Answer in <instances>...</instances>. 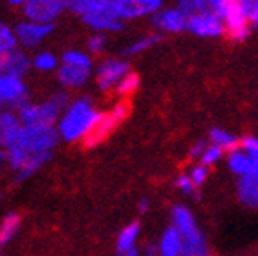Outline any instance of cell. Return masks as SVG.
<instances>
[{
	"instance_id": "1",
	"label": "cell",
	"mask_w": 258,
	"mask_h": 256,
	"mask_svg": "<svg viewBox=\"0 0 258 256\" xmlns=\"http://www.w3.org/2000/svg\"><path fill=\"white\" fill-rule=\"evenodd\" d=\"M101 115L103 112L95 106L94 99L88 95H79L72 99L55 124L60 141L72 145L85 143L97 128Z\"/></svg>"
},
{
	"instance_id": "2",
	"label": "cell",
	"mask_w": 258,
	"mask_h": 256,
	"mask_svg": "<svg viewBox=\"0 0 258 256\" xmlns=\"http://www.w3.org/2000/svg\"><path fill=\"white\" fill-rule=\"evenodd\" d=\"M70 101H72L70 92L59 88L46 99L28 101L17 112H19L22 124L26 126H55Z\"/></svg>"
},
{
	"instance_id": "3",
	"label": "cell",
	"mask_w": 258,
	"mask_h": 256,
	"mask_svg": "<svg viewBox=\"0 0 258 256\" xmlns=\"http://www.w3.org/2000/svg\"><path fill=\"white\" fill-rule=\"evenodd\" d=\"M59 143L60 138L55 126H26L22 124L15 145L28 156H40V154H53Z\"/></svg>"
},
{
	"instance_id": "4",
	"label": "cell",
	"mask_w": 258,
	"mask_h": 256,
	"mask_svg": "<svg viewBox=\"0 0 258 256\" xmlns=\"http://www.w3.org/2000/svg\"><path fill=\"white\" fill-rule=\"evenodd\" d=\"M249 6L251 0H225L222 8V19L225 24V35L233 42H243L251 35L249 24Z\"/></svg>"
},
{
	"instance_id": "5",
	"label": "cell",
	"mask_w": 258,
	"mask_h": 256,
	"mask_svg": "<svg viewBox=\"0 0 258 256\" xmlns=\"http://www.w3.org/2000/svg\"><path fill=\"white\" fill-rule=\"evenodd\" d=\"M132 72L128 59L124 57H104L94 66V83L99 92L110 94L124 75Z\"/></svg>"
},
{
	"instance_id": "6",
	"label": "cell",
	"mask_w": 258,
	"mask_h": 256,
	"mask_svg": "<svg viewBox=\"0 0 258 256\" xmlns=\"http://www.w3.org/2000/svg\"><path fill=\"white\" fill-rule=\"evenodd\" d=\"M17 37V46L24 51H37L55 31V24H42L35 20L22 19L13 26Z\"/></svg>"
},
{
	"instance_id": "7",
	"label": "cell",
	"mask_w": 258,
	"mask_h": 256,
	"mask_svg": "<svg viewBox=\"0 0 258 256\" xmlns=\"http://www.w3.org/2000/svg\"><path fill=\"white\" fill-rule=\"evenodd\" d=\"M128 113H130V103L128 101H124V99H119V101L112 104L108 110H104L103 115H101V121H99V124H97V128H95L94 134H92V136H90L83 145L88 147V148L99 145L101 141H104L110 134L114 132L115 128L123 123L124 119L128 117Z\"/></svg>"
},
{
	"instance_id": "8",
	"label": "cell",
	"mask_w": 258,
	"mask_h": 256,
	"mask_svg": "<svg viewBox=\"0 0 258 256\" xmlns=\"http://www.w3.org/2000/svg\"><path fill=\"white\" fill-rule=\"evenodd\" d=\"M70 11V0H30L22 8V15L28 20L55 24L60 17Z\"/></svg>"
},
{
	"instance_id": "9",
	"label": "cell",
	"mask_w": 258,
	"mask_h": 256,
	"mask_svg": "<svg viewBox=\"0 0 258 256\" xmlns=\"http://www.w3.org/2000/svg\"><path fill=\"white\" fill-rule=\"evenodd\" d=\"M30 101V88L22 77L0 75V112L19 110Z\"/></svg>"
},
{
	"instance_id": "10",
	"label": "cell",
	"mask_w": 258,
	"mask_h": 256,
	"mask_svg": "<svg viewBox=\"0 0 258 256\" xmlns=\"http://www.w3.org/2000/svg\"><path fill=\"white\" fill-rule=\"evenodd\" d=\"M187 31L200 39H220V37H225V24L220 13L207 10L189 17Z\"/></svg>"
},
{
	"instance_id": "11",
	"label": "cell",
	"mask_w": 258,
	"mask_h": 256,
	"mask_svg": "<svg viewBox=\"0 0 258 256\" xmlns=\"http://www.w3.org/2000/svg\"><path fill=\"white\" fill-rule=\"evenodd\" d=\"M165 0H115L114 10L124 24L136 20L152 19L161 8Z\"/></svg>"
},
{
	"instance_id": "12",
	"label": "cell",
	"mask_w": 258,
	"mask_h": 256,
	"mask_svg": "<svg viewBox=\"0 0 258 256\" xmlns=\"http://www.w3.org/2000/svg\"><path fill=\"white\" fill-rule=\"evenodd\" d=\"M81 22H83L92 33L110 35V33L123 31V28H124V22L117 17L114 6L103 8V10L90 11V13L81 17Z\"/></svg>"
},
{
	"instance_id": "13",
	"label": "cell",
	"mask_w": 258,
	"mask_h": 256,
	"mask_svg": "<svg viewBox=\"0 0 258 256\" xmlns=\"http://www.w3.org/2000/svg\"><path fill=\"white\" fill-rule=\"evenodd\" d=\"M170 225L181 234L183 241H190V240H196V238L205 236V232L200 229L194 212L185 203H176L170 209Z\"/></svg>"
},
{
	"instance_id": "14",
	"label": "cell",
	"mask_w": 258,
	"mask_h": 256,
	"mask_svg": "<svg viewBox=\"0 0 258 256\" xmlns=\"http://www.w3.org/2000/svg\"><path fill=\"white\" fill-rule=\"evenodd\" d=\"M150 20H152L154 31H158L159 35H176L187 31L189 19L176 6H163Z\"/></svg>"
},
{
	"instance_id": "15",
	"label": "cell",
	"mask_w": 258,
	"mask_h": 256,
	"mask_svg": "<svg viewBox=\"0 0 258 256\" xmlns=\"http://www.w3.org/2000/svg\"><path fill=\"white\" fill-rule=\"evenodd\" d=\"M55 81L59 84L60 90L66 92H77L88 86L90 81H94V70L77 68L70 64H60L55 72Z\"/></svg>"
},
{
	"instance_id": "16",
	"label": "cell",
	"mask_w": 258,
	"mask_h": 256,
	"mask_svg": "<svg viewBox=\"0 0 258 256\" xmlns=\"http://www.w3.org/2000/svg\"><path fill=\"white\" fill-rule=\"evenodd\" d=\"M31 72V55L22 48H13L10 51L0 53V75L22 77Z\"/></svg>"
},
{
	"instance_id": "17",
	"label": "cell",
	"mask_w": 258,
	"mask_h": 256,
	"mask_svg": "<svg viewBox=\"0 0 258 256\" xmlns=\"http://www.w3.org/2000/svg\"><path fill=\"white\" fill-rule=\"evenodd\" d=\"M158 254L159 256H181L183 254V238L172 225H169L161 234L158 241Z\"/></svg>"
},
{
	"instance_id": "18",
	"label": "cell",
	"mask_w": 258,
	"mask_h": 256,
	"mask_svg": "<svg viewBox=\"0 0 258 256\" xmlns=\"http://www.w3.org/2000/svg\"><path fill=\"white\" fill-rule=\"evenodd\" d=\"M139 238H141V225L139 222H130L117 232V238H115V254L121 256L124 252L132 251L136 247H139Z\"/></svg>"
},
{
	"instance_id": "19",
	"label": "cell",
	"mask_w": 258,
	"mask_h": 256,
	"mask_svg": "<svg viewBox=\"0 0 258 256\" xmlns=\"http://www.w3.org/2000/svg\"><path fill=\"white\" fill-rule=\"evenodd\" d=\"M236 198L245 209H258V179L253 176L238 177L236 181Z\"/></svg>"
},
{
	"instance_id": "20",
	"label": "cell",
	"mask_w": 258,
	"mask_h": 256,
	"mask_svg": "<svg viewBox=\"0 0 258 256\" xmlns=\"http://www.w3.org/2000/svg\"><path fill=\"white\" fill-rule=\"evenodd\" d=\"M225 163H227L229 170H231L236 177H247L253 174L254 158H251L247 152H243L240 147L225 156Z\"/></svg>"
},
{
	"instance_id": "21",
	"label": "cell",
	"mask_w": 258,
	"mask_h": 256,
	"mask_svg": "<svg viewBox=\"0 0 258 256\" xmlns=\"http://www.w3.org/2000/svg\"><path fill=\"white\" fill-rule=\"evenodd\" d=\"M20 128H22V121L19 117V112H15V110L0 112V136L4 138L6 147L17 143Z\"/></svg>"
},
{
	"instance_id": "22",
	"label": "cell",
	"mask_w": 258,
	"mask_h": 256,
	"mask_svg": "<svg viewBox=\"0 0 258 256\" xmlns=\"http://www.w3.org/2000/svg\"><path fill=\"white\" fill-rule=\"evenodd\" d=\"M161 37L163 35H159L158 31H149V33L139 35V37L132 39L126 44V48L123 49V55L124 57H138V55L147 53V51H150L161 42Z\"/></svg>"
},
{
	"instance_id": "23",
	"label": "cell",
	"mask_w": 258,
	"mask_h": 256,
	"mask_svg": "<svg viewBox=\"0 0 258 256\" xmlns=\"http://www.w3.org/2000/svg\"><path fill=\"white\" fill-rule=\"evenodd\" d=\"M20 225H22V218H20L19 212L11 211L2 216V220H0V256H2V251L6 247L17 238Z\"/></svg>"
},
{
	"instance_id": "24",
	"label": "cell",
	"mask_w": 258,
	"mask_h": 256,
	"mask_svg": "<svg viewBox=\"0 0 258 256\" xmlns=\"http://www.w3.org/2000/svg\"><path fill=\"white\" fill-rule=\"evenodd\" d=\"M60 66V55H55L50 49L40 48L31 55V70L37 74H55Z\"/></svg>"
},
{
	"instance_id": "25",
	"label": "cell",
	"mask_w": 258,
	"mask_h": 256,
	"mask_svg": "<svg viewBox=\"0 0 258 256\" xmlns=\"http://www.w3.org/2000/svg\"><path fill=\"white\" fill-rule=\"evenodd\" d=\"M207 141L211 145H216L218 148H222L225 154L233 152L236 148L240 147V138L236 134H233L231 130L227 128H222V126H213L209 130V136H207Z\"/></svg>"
},
{
	"instance_id": "26",
	"label": "cell",
	"mask_w": 258,
	"mask_h": 256,
	"mask_svg": "<svg viewBox=\"0 0 258 256\" xmlns=\"http://www.w3.org/2000/svg\"><path fill=\"white\" fill-rule=\"evenodd\" d=\"M51 158H53V154H40V156H30L28 158V161H26V165L22 168H20L19 172L15 174V181L17 183H24L28 181L30 177H33L37 172H40L42 168L48 165V163L51 161Z\"/></svg>"
},
{
	"instance_id": "27",
	"label": "cell",
	"mask_w": 258,
	"mask_h": 256,
	"mask_svg": "<svg viewBox=\"0 0 258 256\" xmlns=\"http://www.w3.org/2000/svg\"><path fill=\"white\" fill-rule=\"evenodd\" d=\"M60 64H70V66H77V68H85V70H94L95 66L94 57L86 49H81V48L66 49L64 53L60 55Z\"/></svg>"
},
{
	"instance_id": "28",
	"label": "cell",
	"mask_w": 258,
	"mask_h": 256,
	"mask_svg": "<svg viewBox=\"0 0 258 256\" xmlns=\"http://www.w3.org/2000/svg\"><path fill=\"white\" fill-rule=\"evenodd\" d=\"M114 2L115 0H70V11L81 19L90 11L110 8V6H114Z\"/></svg>"
},
{
	"instance_id": "29",
	"label": "cell",
	"mask_w": 258,
	"mask_h": 256,
	"mask_svg": "<svg viewBox=\"0 0 258 256\" xmlns=\"http://www.w3.org/2000/svg\"><path fill=\"white\" fill-rule=\"evenodd\" d=\"M139 75L136 74V72H128V74L124 75L123 79L119 81V84L115 86V90H114V94L117 95L119 99H124V101H128L132 95L138 92V88H139Z\"/></svg>"
},
{
	"instance_id": "30",
	"label": "cell",
	"mask_w": 258,
	"mask_h": 256,
	"mask_svg": "<svg viewBox=\"0 0 258 256\" xmlns=\"http://www.w3.org/2000/svg\"><path fill=\"white\" fill-rule=\"evenodd\" d=\"M225 156H227V154H225L222 148H218L216 145L207 143L204 154H202V158H200V161H196V163H202V165H205V167L213 168V167H216L218 163L224 161Z\"/></svg>"
},
{
	"instance_id": "31",
	"label": "cell",
	"mask_w": 258,
	"mask_h": 256,
	"mask_svg": "<svg viewBox=\"0 0 258 256\" xmlns=\"http://www.w3.org/2000/svg\"><path fill=\"white\" fill-rule=\"evenodd\" d=\"M108 48V35L104 33H92L86 39V51H88L92 57H97V55H103Z\"/></svg>"
},
{
	"instance_id": "32",
	"label": "cell",
	"mask_w": 258,
	"mask_h": 256,
	"mask_svg": "<svg viewBox=\"0 0 258 256\" xmlns=\"http://www.w3.org/2000/svg\"><path fill=\"white\" fill-rule=\"evenodd\" d=\"M13 48H19L17 46V37H15V31H13V26H10L4 20H0V53L10 51Z\"/></svg>"
},
{
	"instance_id": "33",
	"label": "cell",
	"mask_w": 258,
	"mask_h": 256,
	"mask_svg": "<svg viewBox=\"0 0 258 256\" xmlns=\"http://www.w3.org/2000/svg\"><path fill=\"white\" fill-rule=\"evenodd\" d=\"M174 6H176L187 19L196 15V13H202V11L209 10L207 4H205V0H176Z\"/></svg>"
},
{
	"instance_id": "34",
	"label": "cell",
	"mask_w": 258,
	"mask_h": 256,
	"mask_svg": "<svg viewBox=\"0 0 258 256\" xmlns=\"http://www.w3.org/2000/svg\"><path fill=\"white\" fill-rule=\"evenodd\" d=\"M174 188H176L179 194H183V196H187V198H194L196 192H198V188L190 181V177L187 172H181L174 177Z\"/></svg>"
},
{
	"instance_id": "35",
	"label": "cell",
	"mask_w": 258,
	"mask_h": 256,
	"mask_svg": "<svg viewBox=\"0 0 258 256\" xmlns=\"http://www.w3.org/2000/svg\"><path fill=\"white\" fill-rule=\"evenodd\" d=\"M187 174H189L190 181L196 185V188H200V187H204L205 183H207L209 174H211V168L205 167V165H202V163H192V165H190V168L187 170Z\"/></svg>"
},
{
	"instance_id": "36",
	"label": "cell",
	"mask_w": 258,
	"mask_h": 256,
	"mask_svg": "<svg viewBox=\"0 0 258 256\" xmlns=\"http://www.w3.org/2000/svg\"><path fill=\"white\" fill-rule=\"evenodd\" d=\"M240 148L247 152L251 158L258 159V136H245L240 138Z\"/></svg>"
},
{
	"instance_id": "37",
	"label": "cell",
	"mask_w": 258,
	"mask_h": 256,
	"mask_svg": "<svg viewBox=\"0 0 258 256\" xmlns=\"http://www.w3.org/2000/svg\"><path fill=\"white\" fill-rule=\"evenodd\" d=\"M207 143H209L207 139H198V141H194V145L189 148V158L192 159L194 163L200 161V158H202V154H204Z\"/></svg>"
},
{
	"instance_id": "38",
	"label": "cell",
	"mask_w": 258,
	"mask_h": 256,
	"mask_svg": "<svg viewBox=\"0 0 258 256\" xmlns=\"http://www.w3.org/2000/svg\"><path fill=\"white\" fill-rule=\"evenodd\" d=\"M249 24L251 28H258V0H251L249 6Z\"/></svg>"
},
{
	"instance_id": "39",
	"label": "cell",
	"mask_w": 258,
	"mask_h": 256,
	"mask_svg": "<svg viewBox=\"0 0 258 256\" xmlns=\"http://www.w3.org/2000/svg\"><path fill=\"white\" fill-rule=\"evenodd\" d=\"M139 254L141 256H159L156 241H149V243H145L143 247H139Z\"/></svg>"
},
{
	"instance_id": "40",
	"label": "cell",
	"mask_w": 258,
	"mask_h": 256,
	"mask_svg": "<svg viewBox=\"0 0 258 256\" xmlns=\"http://www.w3.org/2000/svg\"><path fill=\"white\" fill-rule=\"evenodd\" d=\"M205 4L211 11H216V13H222V8H224L225 0H205Z\"/></svg>"
},
{
	"instance_id": "41",
	"label": "cell",
	"mask_w": 258,
	"mask_h": 256,
	"mask_svg": "<svg viewBox=\"0 0 258 256\" xmlns=\"http://www.w3.org/2000/svg\"><path fill=\"white\" fill-rule=\"evenodd\" d=\"M138 211H139V214H147V212L150 211V200L149 198H141V200H139Z\"/></svg>"
},
{
	"instance_id": "42",
	"label": "cell",
	"mask_w": 258,
	"mask_h": 256,
	"mask_svg": "<svg viewBox=\"0 0 258 256\" xmlns=\"http://www.w3.org/2000/svg\"><path fill=\"white\" fill-rule=\"evenodd\" d=\"M6 2H8L10 6H13V8H20V10H22L30 0H6Z\"/></svg>"
},
{
	"instance_id": "43",
	"label": "cell",
	"mask_w": 258,
	"mask_h": 256,
	"mask_svg": "<svg viewBox=\"0 0 258 256\" xmlns=\"http://www.w3.org/2000/svg\"><path fill=\"white\" fill-rule=\"evenodd\" d=\"M4 152H6V141H4V138L0 136V165L4 161Z\"/></svg>"
},
{
	"instance_id": "44",
	"label": "cell",
	"mask_w": 258,
	"mask_h": 256,
	"mask_svg": "<svg viewBox=\"0 0 258 256\" xmlns=\"http://www.w3.org/2000/svg\"><path fill=\"white\" fill-rule=\"evenodd\" d=\"M121 256H141L139 254V247H136V249H132V251H128V252H124V254H121Z\"/></svg>"
},
{
	"instance_id": "45",
	"label": "cell",
	"mask_w": 258,
	"mask_h": 256,
	"mask_svg": "<svg viewBox=\"0 0 258 256\" xmlns=\"http://www.w3.org/2000/svg\"><path fill=\"white\" fill-rule=\"evenodd\" d=\"M0 202H2V194H0Z\"/></svg>"
},
{
	"instance_id": "46",
	"label": "cell",
	"mask_w": 258,
	"mask_h": 256,
	"mask_svg": "<svg viewBox=\"0 0 258 256\" xmlns=\"http://www.w3.org/2000/svg\"><path fill=\"white\" fill-rule=\"evenodd\" d=\"M211 256H214V254H211Z\"/></svg>"
}]
</instances>
